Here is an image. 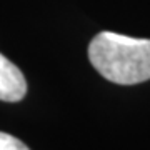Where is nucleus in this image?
Here are the masks:
<instances>
[{"label": "nucleus", "mask_w": 150, "mask_h": 150, "mask_svg": "<svg viewBox=\"0 0 150 150\" xmlns=\"http://www.w3.org/2000/svg\"><path fill=\"white\" fill-rule=\"evenodd\" d=\"M88 59L98 74L118 85L150 80V40L100 32L88 45Z\"/></svg>", "instance_id": "nucleus-1"}, {"label": "nucleus", "mask_w": 150, "mask_h": 150, "mask_svg": "<svg viewBox=\"0 0 150 150\" xmlns=\"http://www.w3.org/2000/svg\"><path fill=\"white\" fill-rule=\"evenodd\" d=\"M27 93V82L15 64L0 54V100L20 102Z\"/></svg>", "instance_id": "nucleus-2"}, {"label": "nucleus", "mask_w": 150, "mask_h": 150, "mask_svg": "<svg viewBox=\"0 0 150 150\" xmlns=\"http://www.w3.org/2000/svg\"><path fill=\"white\" fill-rule=\"evenodd\" d=\"M0 150H30L27 145L10 134L0 132Z\"/></svg>", "instance_id": "nucleus-3"}]
</instances>
